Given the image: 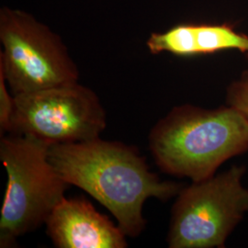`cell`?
I'll return each mask as SVG.
<instances>
[{"label":"cell","instance_id":"5b68a950","mask_svg":"<svg viewBox=\"0 0 248 248\" xmlns=\"http://www.w3.org/2000/svg\"><path fill=\"white\" fill-rule=\"evenodd\" d=\"M244 169L193 181L179 191L172 209L169 248H223L231 232L248 212Z\"/></svg>","mask_w":248,"mask_h":248},{"label":"cell","instance_id":"52a82bcc","mask_svg":"<svg viewBox=\"0 0 248 248\" xmlns=\"http://www.w3.org/2000/svg\"><path fill=\"white\" fill-rule=\"evenodd\" d=\"M47 234L59 248H125L126 235L85 199L63 197L46 222Z\"/></svg>","mask_w":248,"mask_h":248},{"label":"cell","instance_id":"30bf717a","mask_svg":"<svg viewBox=\"0 0 248 248\" xmlns=\"http://www.w3.org/2000/svg\"><path fill=\"white\" fill-rule=\"evenodd\" d=\"M228 100L230 107L239 111L248 121V77L232 87Z\"/></svg>","mask_w":248,"mask_h":248},{"label":"cell","instance_id":"9c48e42d","mask_svg":"<svg viewBox=\"0 0 248 248\" xmlns=\"http://www.w3.org/2000/svg\"><path fill=\"white\" fill-rule=\"evenodd\" d=\"M15 110V97L7 89V81L0 71V133H9L11 120Z\"/></svg>","mask_w":248,"mask_h":248},{"label":"cell","instance_id":"6da1fadb","mask_svg":"<svg viewBox=\"0 0 248 248\" xmlns=\"http://www.w3.org/2000/svg\"><path fill=\"white\" fill-rule=\"evenodd\" d=\"M49 160L60 176L102 204L126 236L135 238L146 225L143 204L149 198L167 201L177 183L161 181L134 146L100 137L50 146Z\"/></svg>","mask_w":248,"mask_h":248},{"label":"cell","instance_id":"ba28073f","mask_svg":"<svg viewBox=\"0 0 248 248\" xmlns=\"http://www.w3.org/2000/svg\"><path fill=\"white\" fill-rule=\"evenodd\" d=\"M151 53L191 56L237 49L248 52V37L227 25L179 24L165 32H154L146 42Z\"/></svg>","mask_w":248,"mask_h":248},{"label":"cell","instance_id":"3957f363","mask_svg":"<svg viewBox=\"0 0 248 248\" xmlns=\"http://www.w3.org/2000/svg\"><path fill=\"white\" fill-rule=\"evenodd\" d=\"M50 145L35 138L1 136L0 160L8 185L0 215V248H13L18 237L46 222L70 186L49 160Z\"/></svg>","mask_w":248,"mask_h":248},{"label":"cell","instance_id":"7a4b0ae2","mask_svg":"<svg viewBox=\"0 0 248 248\" xmlns=\"http://www.w3.org/2000/svg\"><path fill=\"white\" fill-rule=\"evenodd\" d=\"M149 149L164 172L200 181L248 150V121L232 107H175L151 130Z\"/></svg>","mask_w":248,"mask_h":248},{"label":"cell","instance_id":"8992f818","mask_svg":"<svg viewBox=\"0 0 248 248\" xmlns=\"http://www.w3.org/2000/svg\"><path fill=\"white\" fill-rule=\"evenodd\" d=\"M15 97L9 134L25 135L50 146L98 138L107 127L98 95L78 82Z\"/></svg>","mask_w":248,"mask_h":248},{"label":"cell","instance_id":"277c9868","mask_svg":"<svg viewBox=\"0 0 248 248\" xmlns=\"http://www.w3.org/2000/svg\"><path fill=\"white\" fill-rule=\"evenodd\" d=\"M0 71L13 96L78 82L62 38L20 9H0Z\"/></svg>","mask_w":248,"mask_h":248}]
</instances>
